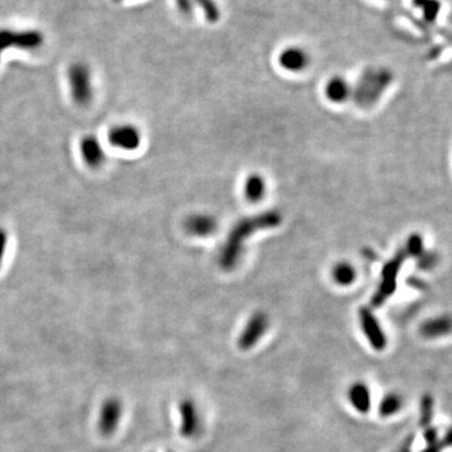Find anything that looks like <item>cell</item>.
Returning <instances> with one entry per match:
<instances>
[{
  "label": "cell",
  "instance_id": "obj_8",
  "mask_svg": "<svg viewBox=\"0 0 452 452\" xmlns=\"http://www.w3.org/2000/svg\"><path fill=\"white\" fill-rule=\"evenodd\" d=\"M180 435L185 439H194L201 430V419L196 403L191 399H184L178 403Z\"/></svg>",
  "mask_w": 452,
  "mask_h": 452
},
{
  "label": "cell",
  "instance_id": "obj_14",
  "mask_svg": "<svg viewBox=\"0 0 452 452\" xmlns=\"http://www.w3.org/2000/svg\"><path fill=\"white\" fill-rule=\"evenodd\" d=\"M348 401L358 413L366 415L372 406V394L369 387L363 382H354L348 388Z\"/></svg>",
  "mask_w": 452,
  "mask_h": 452
},
{
  "label": "cell",
  "instance_id": "obj_18",
  "mask_svg": "<svg viewBox=\"0 0 452 452\" xmlns=\"http://www.w3.org/2000/svg\"><path fill=\"white\" fill-rule=\"evenodd\" d=\"M332 276L335 282L342 287H348L353 284L357 278V271L352 264L347 262H338L333 268Z\"/></svg>",
  "mask_w": 452,
  "mask_h": 452
},
{
  "label": "cell",
  "instance_id": "obj_7",
  "mask_svg": "<svg viewBox=\"0 0 452 452\" xmlns=\"http://www.w3.org/2000/svg\"><path fill=\"white\" fill-rule=\"evenodd\" d=\"M360 321L362 332L367 338L369 346L377 352L385 351L388 343L387 335L383 328L380 327V321L372 313V310L368 308H360Z\"/></svg>",
  "mask_w": 452,
  "mask_h": 452
},
{
  "label": "cell",
  "instance_id": "obj_4",
  "mask_svg": "<svg viewBox=\"0 0 452 452\" xmlns=\"http://www.w3.org/2000/svg\"><path fill=\"white\" fill-rule=\"evenodd\" d=\"M124 417V403L117 397H108L99 407L97 427L103 437H111L117 431Z\"/></svg>",
  "mask_w": 452,
  "mask_h": 452
},
{
  "label": "cell",
  "instance_id": "obj_1",
  "mask_svg": "<svg viewBox=\"0 0 452 452\" xmlns=\"http://www.w3.org/2000/svg\"><path fill=\"white\" fill-rule=\"evenodd\" d=\"M67 81L76 105L85 107L92 102V73L85 63H73L67 71Z\"/></svg>",
  "mask_w": 452,
  "mask_h": 452
},
{
  "label": "cell",
  "instance_id": "obj_27",
  "mask_svg": "<svg viewBox=\"0 0 452 452\" xmlns=\"http://www.w3.org/2000/svg\"><path fill=\"white\" fill-rule=\"evenodd\" d=\"M413 1H415L416 6H425L427 1H430V0H413Z\"/></svg>",
  "mask_w": 452,
  "mask_h": 452
},
{
  "label": "cell",
  "instance_id": "obj_12",
  "mask_svg": "<svg viewBox=\"0 0 452 452\" xmlns=\"http://www.w3.org/2000/svg\"><path fill=\"white\" fill-rule=\"evenodd\" d=\"M81 156L88 167L99 169L105 164L106 155L102 144L94 136H85L79 144Z\"/></svg>",
  "mask_w": 452,
  "mask_h": 452
},
{
  "label": "cell",
  "instance_id": "obj_22",
  "mask_svg": "<svg viewBox=\"0 0 452 452\" xmlns=\"http://www.w3.org/2000/svg\"><path fill=\"white\" fill-rule=\"evenodd\" d=\"M419 267L425 270H430L433 269L437 264H439V256L435 251H426L419 258Z\"/></svg>",
  "mask_w": 452,
  "mask_h": 452
},
{
  "label": "cell",
  "instance_id": "obj_26",
  "mask_svg": "<svg viewBox=\"0 0 452 452\" xmlns=\"http://www.w3.org/2000/svg\"><path fill=\"white\" fill-rule=\"evenodd\" d=\"M442 447H441V444L440 441L435 442V444H427L426 449H424L421 452H441Z\"/></svg>",
  "mask_w": 452,
  "mask_h": 452
},
{
  "label": "cell",
  "instance_id": "obj_15",
  "mask_svg": "<svg viewBox=\"0 0 452 452\" xmlns=\"http://www.w3.org/2000/svg\"><path fill=\"white\" fill-rule=\"evenodd\" d=\"M351 94V88L347 81L342 77H333L326 85V96L330 102L343 103Z\"/></svg>",
  "mask_w": 452,
  "mask_h": 452
},
{
  "label": "cell",
  "instance_id": "obj_23",
  "mask_svg": "<svg viewBox=\"0 0 452 452\" xmlns=\"http://www.w3.org/2000/svg\"><path fill=\"white\" fill-rule=\"evenodd\" d=\"M177 9L181 12L183 14H189L192 13V8H194V1L192 0H176Z\"/></svg>",
  "mask_w": 452,
  "mask_h": 452
},
{
  "label": "cell",
  "instance_id": "obj_2",
  "mask_svg": "<svg viewBox=\"0 0 452 452\" xmlns=\"http://www.w3.org/2000/svg\"><path fill=\"white\" fill-rule=\"evenodd\" d=\"M44 35L38 29H0V57L8 48L34 51L43 46Z\"/></svg>",
  "mask_w": 452,
  "mask_h": 452
},
{
  "label": "cell",
  "instance_id": "obj_11",
  "mask_svg": "<svg viewBox=\"0 0 452 452\" xmlns=\"http://www.w3.org/2000/svg\"><path fill=\"white\" fill-rule=\"evenodd\" d=\"M278 62L283 69L288 72L298 73L304 71L309 66V54L304 48L298 46H290L284 48L279 53Z\"/></svg>",
  "mask_w": 452,
  "mask_h": 452
},
{
  "label": "cell",
  "instance_id": "obj_6",
  "mask_svg": "<svg viewBox=\"0 0 452 452\" xmlns=\"http://www.w3.org/2000/svg\"><path fill=\"white\" fill-rule=\"evenodd\" d=\"M269 327L268 315L262 312L254 313L246 321L242 333L237 338V346L243 351H249L256 347L264 335L267 333Z\"/></svg>",
  "mask_w": 452,
  "mask_h": 452
},
{
  "label": "cell",
  "instance_id": "obj_13",
  "mask_svg": "<svg viewBox=\"0 0 452 452\" xmlns=\"http://www.w3.org/2000/svg\"><path fill=\"white\" fill-rule=\"evenodd\" d=\"M185 229L191 235L206 237L215 234L217 230V220L209 214H195L186 219Z\"/></svg>",
  "mask_w": 452,
  "mask_h": 452
},
{
  "label": "cell",
  "instance_id": "obj_16",
  "mask_svg": "<svg viewBox=\"0 0 452 452\" xmlns=\"http://www.w3.org/2000/svg\"><path fill=\"white\" fill-rule=\"evenodd\" d=\"M244 194L249 203H259L267 194V184L264 177L253 174L248 176L244 185Z\"/></svg>",
  "mask_w": 452,
  "mask_h": 452
},
{
  "label": "cell",
  "instance_id": "obj_10",
  "mask_svg": "<svg viewBox=\"0 0 452 452\" xmlns=\"http://www.w3.org/2000/svg\"><path fill=\"white\" fill-rule=\"evenodd\" d=\"M419 335L425 340H439L452 335V315H439L427 318L419 328Z\"/></svg>",
  "mask_w": 452,
  "mask_h": 452
},
{
  "label": "cell",
  "instance_id": "obj_3",
  "mask_svg": "<svg viewBox=\"0 0 452 452\" xmlns=\"http://www.w3.org/2000/svg\"><path fill=\"white\" fill-rule=\"evenodd\" d=\"M392 81V74L386 69H378L368 73L360 82L358 88V99L362 105H372L377 102L382 93Z\"/></svg>",
  "mask_w": 452,
  "mask_h": 452
},
{
  "label": "cell",
  "instance_id": "obj_5",
  "mask_svg": "<svg viewBox=\"0 0 452 452\" xmlns=\"http://www.w3.org/2000/svg\"><path fill=\"white\" fill-rule=\"evenodd\" d=\"M403 259H405V254H399L385 265V268L382 270V282L372 298L374 307H380L391 295L394 294L397 287V276L403 264Z\"/></svg>",
  "mask_w": 452,
  "mask_h": 452
},
{
  "label": "cell",
  "instance_id": "obj_21",
  "mask_svg": "<svg viewBox=\"0 0 452 452\" xmlns=\"http://www.w3.org/2000/svg\"><path fill=\"white\" fill-rule=\"evenodd\" d=\"M406 253L408 256L419 258L425 253V244H424V237L419 234H412L408 237L406 244Z\"/></svg>",
  "mask_w": 452,
  "mask_h": 452
},
{
  "label": "cell",
  "instance_id": "obj_9",
  "mask_svg": "<svg viewBox=\"0 0 452 452\" xmlns=\"http://www.w3.org/2000/svg\"><path fill=\"white\" fill-rule=\"evenodd\" d=\"M110 144L125 151L137 150L141 144V133L137 127L128 124L113 126L107 133Z\"/></svg>",
  "mask_w": 452,
  "mask_h": 452
},
{
  "label": "cell",
  "instance_id": "obj_28",
  "mask_svg": "<svg viewBox=\"0 0 452 452\" xmlns=\"http://www.w3.org/2000/svg\"><path fill=\"white\" fill-rule=\"evenodd\" d=\"M115 1H122V0H115Z\"/></svg>",
  "mask_w": 452,
  "mask_h": 452
},
{
  "label": "cell",
  "instance_id": "obj_25",
  "mask_svg": "<svg viewBox=\"0 0 452 452\" xmlns=\"http://www.w3.org/2000/svg\"><path fill=\"white\" fill-rule=\"evenodd\" d=\"M440 444H441V447H442V449H445V447H452V427L446 431L444 437L440 440Z\"/></svg>",
  "mask_w": 452,
  "mask_h": 452
},
{
  "label": "cell",
  "instance_id": "obj_20",
  "mask_svg": "<svg viewBox=\"0 0 452 452\" xmlns=\"http://www.w3.org/2000/svg\"><path fill=\"white\" fill-rule=\"evenodd\" d=\"M192 1H194V4H196L203 9L206 19L211 23H215L220 18V12H219L215 0H192Z\"/></svg>",
  "mask_w": 452,
  "mask_h": 452
},
{
  "label": "cell",
  "instance_id": "obj_19",
  "mask_svg": "<svg viewBox=\"0 0 452 452\" xmlns=\"http://www.w3.org/2000/svg\"><path fill=\"white\" fill-rule=\"evenodd\" d=\"M433 407L435 402L430 394H425L421 399V406H419V425L427 427L433 419Z\"/></svg>",
  "mask_w": 452,
  "mask_h": 452
},
{
  "label": "cell",
  "instance_id": "obj_24",
  "mask_svg": "<svg viewBox=\"0 0 452 452\" xmlns=\"http://www.w3.org/2000/svg\"><path fill=\"white\" fill-rule=\"evenodd\" d=\"M8 236L7 233L4 230L0 229V267L3 262V258L6 256V250H7Z\"/></svg>",
  "mask_w": 452,
  "mask_h": 452
},
{
  "label": "cell",
  "instance_id": "obj_17",
  "mask_svg": "<svg viewBox=\"0 0 452 452\" xmlns=\"http://www.w3.org/2000/svg\"><path fill=\"white\" fill-rule=\"evenodd\" d=\"M403 407V399L402 396L396 392H390L385 394L378 405V415L380 417H392L394 415L400 412Z\"/></svg>",
  "mask_w": 452,
  "mask_h": 452
}]
</instances>
